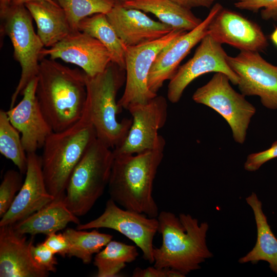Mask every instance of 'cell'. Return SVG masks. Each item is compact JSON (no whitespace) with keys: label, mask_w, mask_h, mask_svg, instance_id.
<instances>
[{"label":"cell","mask_w":277,"mask_h":277,"mask_svg":"<svg viewBox=\"0 0 277 277\" xmlns=\"http://www.w3.org/2000/svg\"><path fill=\"white\" fill-rule=\"evenodd\" d=\"M234 6L239 9L256 12L262 10L264 19H277V0H235Z\"/></svg>","instance_id":"31"},{"label":"cell","mask_w":277,"mask_h":277,"mask_svg":"<svg viewBox=\"0 0 277 277\" xmlns=\"http://www.w3.org/2000/svg\"><path fill=\"white\" fill-rule=\"evenodd\" d=\"M157 219L162 243L153 249L154 267L172 269L186 276L213 256L206 244L207 223L200 224L189 214L180 213L177 217L166 211L159 212Z\"/></svg>","instance_id":"2"},{"label":"cell","mask_w":277,"mask_h":277,"mask_svg":"<svg viewBox=\"0 0 277 277\" xmlns=\"http://www.w3.org/2000/svg\"><path fill=\"white\" fill-rule=\"evenodd\" d=\"M228 55L222 44L207 34L201 41L192 58L179 67L170 80L167 98L172 103L181 99L186 88L199 76L210 72L226 74L234 85H238L239 78L227 62Z\"/></svg>","instance_id":"12"},{"label":"cell","mask_w":277,"mask_h":277,"mask_svg":"<svg viewBox=\"0 0 277 277\" xmlns=\"http://www.w3.org/2000/svg\"><path fill=\"white\" fill-rule=\"evenodd\" d=\"M163 152L157 149L114 155L108 185L110 199L124 209L156 218L159 212L153 185Z\"/></svg>","instance_id":"3"},{"label":"cell","mask_w":277,"mask_h":277,"mask_svg":"<svg viewBox=\"0 0 277 277\" xmlns=\"http://www.w3.org/2000/svg\"><path fill=\"white\" fill-rule=\"evenodd\" d=\"M179 5L191 9L195 7H205L209 8L216 0H172Z\"/></svg>","instance_id":"36"},{"label":"cell","mask_w":277,"mask_h":277,"mask_svg":"<svg viewBox=\"0 0 277 277\" xmlns=\"http://www.w3.org/2000/svg\"><path fill=\"white\" fill-rule=\"evenodd\" d=\"M70 223L77 225L80 222L68 208L63 196L54 199L39 210L12 225L16 232L21 235H48L65 229Z\"/></svg>","instance_id":"21"},{"label":"cell","mask_w":277,"mask_h":277,"mask_svg":"<svg viewBox=\"0 0 277 277\" xmlns=\"http://www.w3.org/2000/svg\"><path fill=\"white\" fill-rule=\"evenodd\" d=\"M69 243V257H76L85 264L90 263L93 255L99 252L113 239L97 229L91 231L68 228L63 232Z\"/></svg>","instance_id":"27"},{"label":"cell","mask_w":277,"mask_h":277,"mask_svg":"<svg viewBox=\"0 0 277 277\" xmlns=\"http://www.w3.org/2000/svg\"><path fill=\"white\" fill-rule=\"evenodd\" d=\"M85 81V111L95 129L97 138L113 149L124 141L132 122V118H124L121 121L117 118L122 110L116 97L125 83V70L111 62L103 72L94 76L86 74Z\"/></svg>","instance_id":"4"},{"label":"cell","mask_w":277,"mask_h":277,"mask_svg":"<svg viewBox=\"0 0 277 277\" xmlns=\"http://www.w3.org/2000/svg\"><path fill=\"white\" fill-rule=\"evenodd\" d=\"M208 34L220 44L240 51L261 52L268 45L260 26L240 14L222 9L211 21Z\"/></svg>","instance_id":"17"},{"label":"cell","mask_w":277,"mask_h":277,"mask_svg":"<svg viewBox=\"0 0 277 277\" xmlns=\"http://www.w3.org/2000/svg\"><path fill=\"white\" fill-rule=\"evenodd\" d=\"M22 173L13 169L7 170L0 185V217L8 210L21 188Z\"/></svg>","instance_id":"30"},{"label":"cell","mask_w":277,"mask_h":277,"mask_svg":"<svg viewBox=\"0 0 277 277\" xmlns=\"http://www.w3.org/2000/svg\"><path fill=\"white\" fill-rule=\"evenodd\" d=\"M37 76L26 86L19 103L6 111L12 125L21 134L27 153L43 148L48 136L53 132L46 120L36 95Z\"/></svg>","instance_id":"16"},{"label":"cell","mask_w":277,"mask_h":277,"mask_svg":"<svg viewBox=\"0 0 277 277\" xmlns=\"http://www.w3.org/2000/svg\"><path fill=\"white\" fill-rule=\"evenodd\" d=\"M137 246L111 240L94 258L97 277H114L138 256Z\"/></svg>","instance_id":"26"},{"label":"cell","mask_w":277,"mask_h":277,"mask_svg":"<svg viewBox=\"0 0 277 277\" xmlns=\"http://www.w3.org/2000/svg\"><path fill=\"white\" fill-rule=\"evenodd\" d=\"M32 258L35 262L42 268L48 271L55 272L58 263L55 254L42 242L31 246Z\"/></svg>","instance_id":"32"},{"label":"cell","mask_w":277,"mask_h":277,"mask_svg":"<svg viewBox=\"0 0 277 277\" xmlns=\"http://www.w3.org/2000/svg\"><path fill=\"white\" fill-rule=\"evenodd\" d=\"M227 60L239 78L237 86L242 94L258 96L265 107L277 109V66L254 51H240Z\"/></svg>","instance_id":"13"},{"label":"cell","mask_w":277,"mask_h":277,"mask_svg":"<svg viewBox=\"0 0 277 277\" xmlns=\"http://www.w3.org/2000/svg\"><path fill=\"white\" fill-rule=\"evenodd\" d=\"M64 10L73 31L78 30L80 22L95 14H106L116 0H54Z\"/></svg>","instance_id":"29"},{"label":"cell","mask_w":277,"mask_h":277,"mask_svg":"<svg viewBox=\"0 0 277 277\" xmlns=\"http://www.w3.org/2000/svg\"><path fill=\"white\" fill-rule=\"evenodd\" d=\"M96 138L95 129L85 110L73 125L48 136L41 156L42 171L47 189L55 199L64 196L72 171Z\"/></svg>","instance_id":"5"},{"label":"cell","mask_w":277,"mask_h":277,"mask_svg":"<svg viewBox=\"0 0 277 277\" xmlns=\"http://www.w3.org/2000/svg\"><path fill=\"white\" fill-rule=\"evenodd\" d=\"M117 36L126 46H133L158 39L173 29L151 19L140 10L124 6L116 0L106 14Z\"/></svg>","instance_id":"19"},{"label":"cell","mask_w":277,"mask_h":277,"mask_svg":"<svg viewBox=\"0 0 277 277\" xmlns=\"http://www.w3.org/2000/svg\"><path fill=\"white\" fill-rule=\"evenodd\" d=\"M252 208L257 228V240L253 249L239 260L240 263L256 264L260 261L268 262L271 270L277 274V239L268 223L261 202L254 192L246 198Z\"/></svg>","instance_id":"23"},{"label":"cell","mask_w":277,"mask_h":277,"mask_svg":"<svg viewBox=\"0 0 277 277\" xmlns=\"http://www.w3.org/2000/svg\"><path fill=\"white\" fill-rule=\"evenodd\" d=\"M114 159L113 150L97 138L88 147L68 183L64 201L76 216L87 214L108 187Z\"/></svg>","instance_id":"6"},{"label":"cell","mask_w":277,"mask_h":277,"mask_svg":"<svg viewBox=\"0 0 277 277\" xmlns=\"http://www.w3.org/2000/svg\"><path fill=\"white\" fill-rule=\"evenodd\" d=\"M33 239L29 241L13 228L0 227V276L46 277L49 272L34 261L31 251Z\"/></svg>","instance_id":"20"},{"label":"cell","mask_w":277,"mask_h":277,"mask_svg":"<svg viewBox=\"0 0 277 277\" xmlns=\"http://www.w3.org/2000/svg\"><path fill=\"white\" fill-rule=\"evenodd\" d=\"M34 1H46L52 4H57L54 0H13L11 5H25L28 2Z\"/></svg>","instance_id":"38"},{"label":"cell","mask_w":277,"mask_h":277,"mask_svg":"<svg viewBox=\"0 0 277 277\" xmlns=\"http://www.w3.org/2000/svg\"><path fill=\"white\" fill-rule=\"evenodd\" d=\"M0 16L1 32L10 38L14 58L21 67V77L11 98V108L14 106L17 96L37 76L41 52L45 47L34 31L33 18L25 5H11Z\"/></svg>","instance_id":"7"},{"label":"cell","mask_w":277,"mask_h":277,"mask_svg":"<svg viewBox=\"0 0 277 277\" xmlns=\"http://www.w3.org/2000/svg\"><path fill=\"white\" fill-rule=\"evenodd\" d=\"M277 157V140L268 149L248 155L244 168L248 171L258 170L266 162Z\"/></svg>","instance_id":"33"},{"label":"cell","mask_w":277,"mask_h":277,"mask_svg":"<svg viewBox=\"0 0 277 277\" xmlns=\"http://www.w3.org/2000/svg\"><path fill=\"white\" fill-rule=\"evenodd\" d=\"M78 30L101 42L109 51L111 62L125 70L127 47L117 36L104 13H98L85 18L78 26Z\"/></svg>","instance_id":"25"},{"label":"cell","mask_w":277,"mask_h":277,"mask_svg":"<svg viewBox=\"0 0 277 277\" xmlns=\"http://www.w3.org/2000/svg\"><path fill=\"white\" fill-rule=\"evenodd\" d=\"M85 76L55 60H41L36 95L53 132L69 128L82 117L87 97Z\"/></svg>","instance_id":"1"},{"label":"cell","mask_w":277,"mask_h":277,"mask_svg":"<svg viewBox=\"0 0 277 277\" xmlns=\"http://www.w3.org/2000/svg\"><path fill=\"white\" fill-rule=\"evenodd\" d=\"M37 26V34L44 47L50 48L73 31L64 10L58 4L34 1L25 4Z\"/></svg>","instance_id":"22"},{"label":"cell","mask_w":277,"mask_h":277,"mask_svg":"<svg viewBox=\"0 0 277 277\" xmlns=\"http://www.w3.org/2000/svg\"><path fill=\"white\" fill-rule=\"evenodd\" d=\"M101 228L121 233L141 249L145 260L150 264L154 263L153 242L158 230L157 217H150L143 213L122 208L109 199L100 216L85 224H77L76 229L89 230Z\"/></svg>","instance_id":"11"},{"label":"cell","mask_w":277,"mask_h":277,"mask_svg":"<svg viewBox=\"0 0 277 277\" xmlns=\"http://www.w3.org/2000/svg\"><path fill=\"white\" fill-rule=\"evenodd\" d=\"M27 154L26 176L8 210L1 217L0 227L13 225L39 210L55 198L46 187L41 156Z\"/></svg>","instance_id":"18"},{"label":"cell","mask_w":277,"mask_h":277,"mask_svg":"<svg viewBox=\"0 0 277 277\" xmlns=\"http://www.w3.org/2000/svg\"><path fill=\"white\" fill-rule=\"evenodd\" d=\"M47 56L76 65L89 76L103 72L111 62L106 47L96 38L80 30L72 31L50 48H44L41 58Z\"/></svg>","instance_id":"14"},{"label":"cell","mask_w":277,"mask_h":277,"mask_svg":"<svg viewBox=\"0 0 277 277\" xmlns=\"http://www.w3.org/2000/svg\"><path fill=\"white\" fill-rule=\"evenodd\" d=\"M117 1H125V0H117Z\"/></svg>","instance_id":"40"},{"label":"cell","mask_w":277,"mask_h":277,"mask_svg":"<svg viewBox=\"0 0 277 277\" xmlns=\"http://www.w3.org/2000/svg\"><path fill=\"white\" fill-rule=\"evenodd\" d=\"M173 29L166 35L153 41L127 47L125 54V87L117 101L119 108L127 109L134 104L144 103L157 94L148 85L150 70L159 52L175 38L186 32Z\"/></svg>","instance_id":"10"},{"label":"cell","mask_w":277,"mask_h":277,"mask_svg":"<svg viewBox=\"0 0 277 277\" xmlns=\"http://www.w3.org/2000/svg\"><path fill=\"white\" fill-rule=\"evenodd\" d=\"M230 82L226 74L216 72L208 83L195 90L192 98L220 114L229 125L234 141L243 144L256 108L232 87Z\"/></svg>","instance_id":"8"},{"label":"cell","mask_w":277,"mask_h":277,"mask_svg":"<svg viewBox=\"0 0 277 277\" xmlns=\"http://www.w3.org/2000/svg\"><path fill=\"white\" fill-rule=\"evenodd\" d=\"M121 2L126 7L154 14L160 22L173 29L189 31L203 21L196 17L191 9L172 0H125Z\"/></svg>","instance_id":"24"},{"label":"cell","mask_w":277,"mask_h":277,"mask_svg":"<svg viewBox=\"0 0 277 277\" xmlns=\"http://www.w3.org/2000/svg\"><path fill=\"white\" fill-rule=\"evenodd\" d=\"M13 0H0V14L4 13L11 5Z\"/></svg>","instance_id":"37"},{"label":"cell","mask_w":277,"mask_h":277,"mask_svg":"<svg viewBox=\"0 0 277 277\" xmlns=\"http://www.w3.org/2000/svg\"><path fill=\"white\" fill-rule=\"evenodd\" d=\"M170 268H157L154 266L145 269L135 268L132 274L133 277H168Z\"/></svg>","instance_id":"35"},{"label":"cell","mask_w":277,"mask_h":277,"mask_svg":"<svg viewBox=\"0 0 277 277\" xmlns=\"http://www.w3.org/2000/svg\"><path fill=\"white\" fill-rule=\"evenodd\" d=\"M55 254L63 257L67 256L69 250V243L64 233L57 232L47 235L43 242Z\"/></svg>","instance_id":"34"},{"label":"cell","mask_w":277,"mask_h":277,"mask_svg":"<svg viewBox=\"0 0 277 277\" xmlns=\"http://www.w3.org/2000/svg\"><path fill=\"white\" fill-rule=\"evenodd\" d=\"M0 152L11 160L19 171L25 174L27 166V154L19 132L11 123L6 111L0 110Z\"/></svg>","instance_id":"28"},{"label":"cell","mask_w":277,"mask_h":277,"mask_svg":"<svg viewBox=\"0 0 277 277\" xmlns=\"http://www.w3.org/2000/svg\"><path fill=\"white\" fill-rule=\"evenodd\" d=\"M223 8L220 4H215L197 27L180 35L159 52L148 77V88L151 92L157 94L165 81L173 77L181 61L208 34L209 24Z\"/></svg>","instance_id":"15"},{"label":"cell","mask_w":277,"mask_h":277,"mask_svg":"<svg viewBox=\"0 0 277 277\" xmlns=\"http://www.w3.org/2000/svg\"><path fill=\"white\" fill-rule=\"evenodd\" d=\"M127 110L132 115V124L124 141L112 150L114 155L164 150L165 140L158 131L167 118L166 98L157 95L146 103L132 104Z\"/></svg>","instance_id":"9"},{"label":"cell","mask_w":277,"mask_h":277,"mask_svg":"<svg viewBox=\"0 0 277 277\" xmlns=\"http://www.w3.org/2000/svg\"><path fill=\"white\" fill-rule=\"evenodd\" d=\"M270 39L273 44L277 47V27H276L270 35Z\"/></svg>","instance_id":"39"}]
</instances>
